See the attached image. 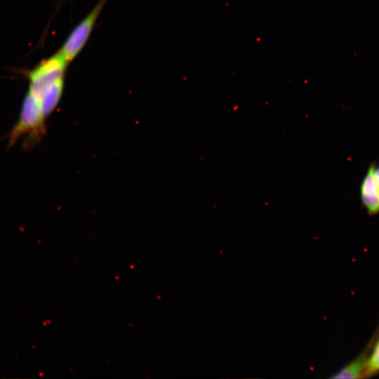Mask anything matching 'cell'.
Wrapping results in <instances>:
<instances>
[{
	"label": "cell",
	"mask_w": 379,
	"mask_h": 379,
	"mask_svg": "<svg viewBox=\"0 0 379 379\" xmlns=\"http://www.w3.org/2000/svg\"><path fill=\"white\" fill-rule=\"evenodd\" d=\"M68 65L69 62L58 51L27 72L29 81L27 93L36 102L40 109L44 98L55 87L65 84V75Z\"/></svg>",
	"instance_id": "obj_1"
},
{
	"label": "cell",
	"mask_w": 379,
	"mask_h": 379,
	"mask_svg": "<svg viewBox=\"0 0 379 379\" xmlns=\"http://www.w3.org/2000/svg\"><path fill=\"white\" fill-rule=\"evenodd\" d=\"M108 0H99L88 15L72 30L59 50L69 63L81 52L88 40L95 22Z\"/></svg>",
	"instance_id": "obj_2"
},
{
	"label": "cell",
	"mask_w": 379,
	"mask_h": 379,
	"mask_svg": "<svg viewBox=\"0 0 379 379\" xmlns=\"http://www.w3.org/2000/svg\"><path fill=\"white\" fill-rule=\"evenodd\" d=\"M371 346L355 359L333 374V378H369L368 357Z\"/></svg>",
	"instance_id": "obj_3"
},
{
	"label": "cell",
	"mask_w": 379,
	"mask_h": 379,
	"mask_svg": "<svg viewBox=\"0 0 379 379\" xmlns=\"http://www.w3.org/2000/svg\"><path fill=\"white\" fill-rule=\"evenodd\" d=\"M360 197L361 204L369 215L379 213V192L373 185L372 175L368 168L361 183Z\"/></svg>",
	"instance_id": "obj_4"
},
{
	"label": "cell",
	"mask_w": 379,
	"mask_h": 379,
	"mask_svg": "<svg viewBox=\"0 0 379 379\" xmlns=\"http://www.w3.org/2000/svg\"><path fill=\"white\" fill-rule=\"evenodd\" d=\"M368 366L370 377L379 373V338L372 344Z\"/></svg>",
	"instance_id": "obj_5"
},
{
	"label": "cell",
	"mask_w": 379,
	"mask_h": 379,
	"mask_svg": "<svg viewBox=\"0 0 379 379\" xmlns=\"http://www.w3.org/2000/svg\"><path fill=\"white\" fill-rule=\"evenodd\" d=\"M368 169L372 175L373 185L379 192V164L378 165L376 162L373 161L369 165Z\"/></svg>",
	"instance_id": "obj_6"
}]
</instances>
